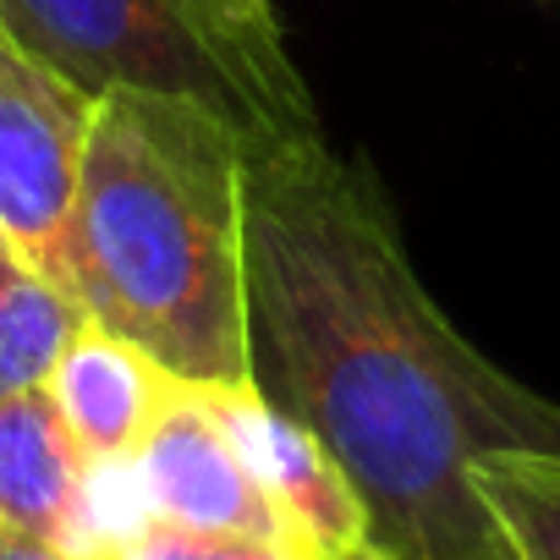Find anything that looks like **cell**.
Returning <instances> with one entry per match:
<instances>
[{"label":"cell","mask_w":560,"mask_h":560,"mask_svg":"<svg viewBox=\"0 0 560 560\" xmlns=\"http://www.w3.org/2000/svg\"><path fill=\"white\" fill-rule=\"evenodd\" d=\"M253 385L325 440L380 560H516L472 467L560 451V407L500 374L423 292L396 209L325 132L247 149Z\"/></svg>","instance_id":"obj_1"},{"label":"cell","mask_w":560,"mask_h":560,"mask_svg":"<svg viewBox=\"0 0 560 560\" xmlns=\"http://www.w3.org/2000/svg\"><path fill=\"white\" fill-rule=\"evenodd\" d=\"M67 298L171 380L253 385L247 143L192 100L110 89L67 214Z\"/></svg>","instance_id":"obj_2"},{"label":"cell","mask_w":560,"mask_h":560,"mask_svg":"<svg viewBox=\"0 0 560 560\" xmlns=\"http://www.w3.org/2000/svg\"><path fill=\"white\" fill-rule=\"evenodd\" d=\"M0 34L89 100H192L247 149L319 132L269 0H0Z\"/></svg>","instance_id":"obj_3"},{"label":"cell","mask_w":560,"mask_h":560,"mask_svg":"<svg viewBox=\"0 0 560 560\" xmlns=\"http://www.w3.org/2000/svg\"><path fill=\"white\" fill-rule=\"evenodd\" d=\"M89 110L83 89L0 34V231L56 287L67 280V214Z\"/></svg>","instance_id":"obj_4"},{"label":"cell","mask_w":560,"mask_h":560,"mask_svg":"<svg viewBox=\"0 0 560 560\" xmlns=\"http://www.w3.org/2000/svg\"><path fill=\"white\" fill-rule=\"evenodd\" d=\"M203 401L220 418V429L236 445L253 483L264 489V500L280 511V522L292 527V538L314 560L369 555L363 500L319 434H308L269 396H258V385H214V390H203Z\"/></svg>","instance_id":"obj_5"},{"label":"cell","mask_w":560,"mask_h":560,"mask_svg":"<svg viewBox=\"0 0 560 560\" xmlns=\"http://www.w3.org/2000/svg\"><path fill=\"white\" fill-rule=\"evenodd\" d=\"M132 483L138 516H171L187 527H231V533H269L292 538L280 511L264 500L253 472L242 467L236 445L225 440L220 418L209 412L198 385H182L138 456L121 467Z\"/></svg>","instance_id":"obj_6"},{"label":"cell","mask_w":560,"mask_h":560,"mask_svg":"<svg viewBox=\"0 0 560 560\" xmlns=\"http://www.w3.org/2000/svg\"><path fill=\"white\" fill-rule=\"evenodd\" d=\"M45 390L89 467H127L182 390V380H171L138 347L105 336L100 325H83Z\"/></svg>","instance_id":"obj_7"},{"label":"cell","mask_w":560,"mask_h":560,"mask_svg":"<svg viewBox=\"0 0 560 560\" xmlns=\"http://www.w3.org/2000/svg\"><path fill=\"white\" fill-rule=\"evenodd\" d=\"M94 467L67 434L50 390L0 401V533L39 538L67 555L83 544Z\"/></svg>","instance_id":"obj_8"},{"label":"cell","mask_w":560,"mask_h":560,"mask_svg":"<svg viewBox=\"0 0 560 560\" xmlns=\"http://www.w3.org/2000/svg\"><path fill=\"white\" fill-rule=\"evenodd\" d=\"M83 325V308L0 231V401L39 390Z\"/></svg>","instance_id":"obj_9"},{"label":"cell","mask_w":560,"mask_h":560,"mask_svg":"<svg viewBox=\"0 0 560 560\" xmlns=\"http://www.w3.org/2000/svg\"><path fill=\"white\" fill-rule=\"evenodd\" d=\"M472 483L516 560H560V451H489Z\"/></svg>","instance_id":"obj_10"},{"label":"cell","mask_w":560,"mask_h":560,"mask_svg":"<svg viewBox=\"0 0 560 560\" xmlns=\"http://www.w3.org/2000/svg\"><path fill=\"white\" fill-rule=\"evenodd\" d=\"M83 560H314L298 538L231 533V527H187L171 516H132L105 533Z\"/></svg>","instance_id":"obj_11"},{"label":"cell","mask_w":560,"mask_h":560,"mask_svg":"<svg viewBox=\"0 0 560 560\" xmlns=\"http://www.w3.org/2000/svg\"><path fill=\"white\" fill-rule=\"evenodd\" d=\"M0 560H78L56 544H39V538H18V533H0Z\"/></svg>","instance_id":"obj_12"},{"label":"cell","mask_w":560,"mask_h":560,"mask_svg":"<svg viewBox=\"0 0 560 560\" xmlns=\"http://www.w3.org/2000/svg\"><path fill=\"white\" fill-rule=\"evenodd\" d=\"M358 560H380V555H358Z\"/></svg>","instance_id":"obj_13"}]
</instances>
